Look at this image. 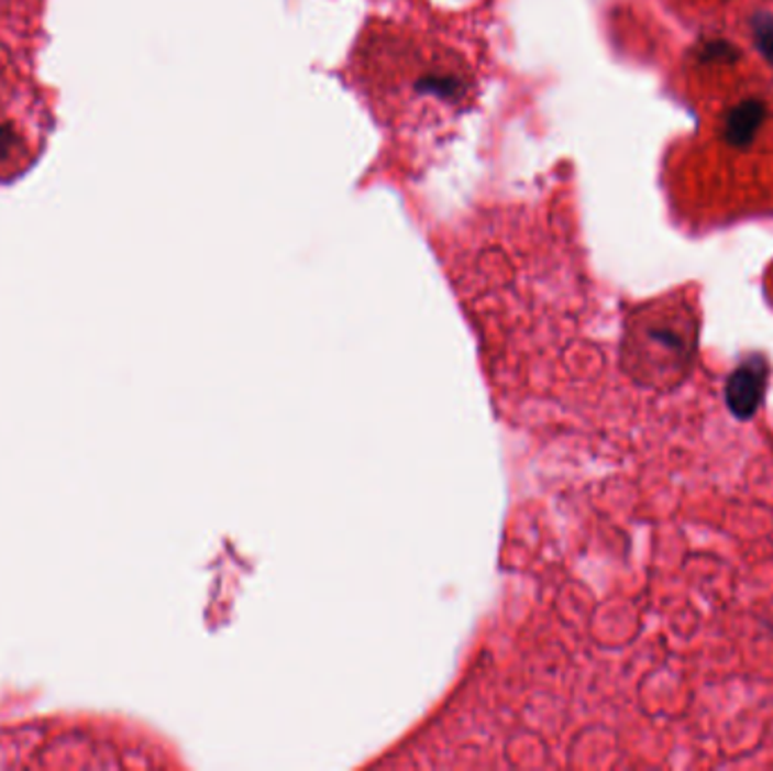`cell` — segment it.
I'll return each instance as SVG.
<instances>
[{"label":"cell","mask_w":773,"mask_h":771,"mask_svg":"<svg viewBox=\"0 0 773 771\" xmlns=\"http://www.w3.org/2000/svg\"><path fill=\"white\" fill-rule=\"evenodd\" d=\"M697 353V319L683 312L636 317L625 340L629 376L642 385L674 387L687 376Z\"/></svg>","instance_id":"1"},{"label":"cell","mask_w":773,"mask_h":771,"mask_svg":"<svg viewBox=\"0 0 773 771\" xmlns=\"http://www.w3.org/2000/svg\"><path fill=\"white\" fill-rule=\"evenodd\" d=\"M771 378L769 357L760 351L747 353L736 367L730 370L724 383V403L728 412L738 421H751L766 398Z\"/></svg>","instance_id":"2"},{"label":"cell","mask_w":773,"mask_h":771,"mask_svg":"<svg viewBox=\"0 0 773 771\" xmlns=\"http://www.w3.org/2000/svg\"><path fill=\"white\" fill-rule=\"evenodd\" d=\"M766 107L760 100H744L732 111H728L724 120V139L736 145V147H747L753 143L758 130L762 128Z\"/></svg>","instance_id":"3"},{"label":"cell","mask_w":773,"mask_h":771,"mask_svg":"<svg viewBox=\"0 0 773 771\" xmlns=\"http://www.w3.org/2000/svg\"><path fill=\"white\" fill-rule=\"evenodd\" d=\"M19 143V134L12 125H0V161H5Z\"/></svg>","instance_id":"4"}]
</instances>
